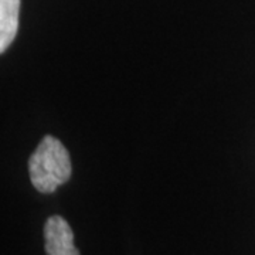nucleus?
I'll return each mask as SVG.
<instances>
[{"mask_svg":"<svg viewBox=\"0 0 255 255\" xmlns=\"http://www.w3.org/2000/svg\"><path fill=\"white\" fill-rule=\"evenodd\" d=\"M73 166L65 146L54 136H44L28 160V173L36 190L54 193L71 176Z\"/></svg>","mask_w":255,"mask_h":255,"instance_id":"nucleus-1","label":"nucleus"},{"mask_svg":"<svg viewBox=\"0 0 255 255\" xmlns=\"http://www.w3.org/2000/svg\"><path fill=\"white\" fill-rule=\"evenodd\" d=\"M47 255H80L74 246V233L70 224L60 216H53L44 226Z\"/></svg>","mask_w":255,"mask_h":255,"instance_id":"nucleus-2","label":"nucleus"},{"mask_svg":"<svg viewBox=\"0 0 255 255\" xmlns=\"http://www.w3.org/2000/svg\"><path fill=\"white\" fill-rule=\"evenodd\" d=\"M20 0H0V53L13 43L18 30Z\"/></svg>","mask_w":255,"mask_h":255,"instance_id":"nucleus-3","label":"nucleus"}]
</instances>
